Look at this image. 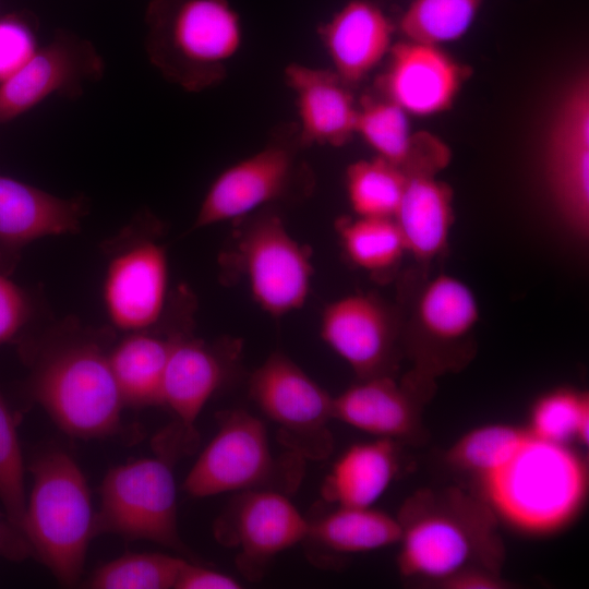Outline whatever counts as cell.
<instances>
[{
    "mask_svg": "<svg viewBox=\"0 0 589 589\" xmlns=\"http://www.w3.org/2000/svg\"><path fill=\"white\" fill-rule=\"evenodd\" d=\"M113 342L111 327L70 317L21 346L29 397L72 437L104 438L121 430L124 402L109 360Z\"/></svg>",
    "mask_w": 589,
    "mask_h": 589,
    "instance_id": "obj_1",
    "label": "cell"
},
{
    "mask_svg": "<svg viewBox=\"0 0 589 589\" xmlns=\"http://www.w3.org/2000/svg\"><path fill=\"white\" fill-rule=\"evenodd\" d=\"M400 577L425 588L466 569L502 574L506 549L489 505L456 485L421 488L396 516Z\"/></svg>",
    "mask_w": 589,
    "mask_h": 589,
    "instance_id": "obj_2",
    "label": "cell"
},
{
    "mask_svg": "<svg viewBox=\"0 0 589 589\" xmlns=\"http://www.w3.org/2000/svg\"><path fill=\"white\" fill-rule=\"evenodd\" d=\"M468 491L514 531L550 537L566 530L585 509L588 458L572 444L545 441L528 431L515 453Z\"/></svg>",
    "mask_w": 589,
    "mask_h": 589,
    "instance_id": "obj_3",
    "label": "cell"
},
{
    "mask_svg": "<svg viewBox=\"0 0 589 589\" xmlns=\"http://www.w3.org/2000/svg\"><path fill=\"white\" fill-rule=\"evenodd\" d=\"M395 303L404 357L412 369L437 380L474 359L480 309L465 281L416 266L400 276Z\"/></svg>",
    "mask_w": 589,
    "mask_h": 589,
    "instance_id": "obj_4",
    "label": "cell"
},
{
    "mask_svg": "<svg viewBox=\"0 0 589 589\" xmlns=\"http://www.w3.org/2000/svg\"><path fill=\"white\" fill-rule=\"evenodd\" d=\"M146 25L148 59L189 92L219 82L243 40L239 16L226 0H153Z\"/></svg>",
    "mask_w": 589,
    "mask_h": 589,
    "instance_id": "obj_5",
    "label": "cell"
},
{
    "mask_svg": "<svg viewBox=\"0 0 589 589\" xmlns=\"http://www.w3.org/2000/svg\"><path fill=\"white\" fill-rule=\"evenodd\" d=\"M34 482L22 525L27 545L61 585H75L95 536L86 479L62 450H49L29 467Z\"/></svg>",
    "mask_w": 589,
    "mask_h": 589,
    "instance_id": "obj_6",
    "label": "cell"
},
{
    "mask_svg": "<svg viewBox=\"0 0 589 589\" xmlns=\"http://www.w3.org/2000/svg\"><path fill=\"white\" fill-rule=\"evenodd\" d=\"M235 223L218 255L223 283H243L273 317L301 309L313 277L310 248L297 241L274 212L257 211Z\"/></svg>",
    "mask_w": 589,
    "mask_h": 589,
    "instance_id": "obj_7",
    "label": "cell"
},
{
    "mask_svg": "<svg viewBox=\"0 0 589 589\" xmlns=\"http://www.w3.org/2000/svg\"><path fill=\"white\" fill-rule=\"evenodd\" d=\"M304 459L276 457L261 419L243 409L219 413L218 430L189 471L183 490L192 497L274 490L287 494L302 478Z\"/></svg>",
    "mask_w": 589,
    "mask_h": 589,
    "instance_id": "obj_8",
    "label": "cell"
},
{
    "mask_svg": "<svg viewBox=\"0 0 589 589\" xmlns=\"http://www.w3.org/2000/svg\"><path fill=\"white\" fill-rule=\"evenodd\" d=\"M160 231V223L143 212L103 245L107 256L103 299L116 329H145L164 315L170 294Z\"/></svg>",
    "mask_w": 589,
    "mask_h": 589,
    "instance_id": "obj_9",
    "label": "cell"
},
{
    "mask_svg": "<svg viewBox=\"0 0 589 589\" xmlns=\"http://www.w3.org/2000/svg\"><path fill=\"white\" fill-rule=\"evenodd\" d=\"M193 317L177 332L166 365L161 404L175 417L158 447L163 456L193 450L197 443L195 421L206 402L237 374L242 340L223 337L208 341L193 334Z\"/></svg>",
    "mask_w": 589,
    "mask_h": 589,
    "instance_id": "obj_10",
    "label": "cell"
},
{
    "mask_svg": "<svg viewBox=\"0 0 589 589\" xmlns=\"http://www.w3.org/2000/svg\"><path fill=\"white\" fill-rule=\"evenodd\" d=\"M103 532L185 552L168 458H142L108 471L100 486V510L95 514V534Z\"/></svg>",
    "mask_w": 589,
    "mask_h": 589,
    "instance_id": "obj_11",
    "label": "cell"
},
{
    "mask_svg": "<svg viewBox=\"0 0 589 589\" xmlns=\"http://www.w3.org/2000/svg\"><path fill=\"white\" fill-rule=\"evenodd\" d=\"M249 395L278 428V440L289 452L311 460L333 452L329 430L333 398L297 363L280 351L271 353L252 373Z\"/></svg>",
    "mask_w": 589,
    "mask_h": 589,
    "instance_id": "obj_12",
    "label": "cell"
},
{
    "mask_svg": "<svg viewBox=\"0 0 589 589\" xmlns=\"http://www.w3.org/2000/svg\"><path fill=\"white\" fill-rule=\"evenodd\" d=\"M545 183L561 219L580 239L589 233V79L562 93L546 129Z\"/></svg>",
    "mask_w": 589,
    "mask_h": 589,
    "instance_id": "obj_13",
    "label": "cell"
},
{
    "mask_svg": "<svg viewBox=\"0 0 589 589\" xmlns=\"http://www.w3.org/2000/svg\"><path fill=\"white\" fill-rule=\"evenodd\" d=\"M320 334L358 380L396 376L405 359L398 308L375 293H350L328 303Z\"/></svg>",
    "mask_w": 589,
    "mask_h": 589,
    "instance_id": "obj_14",
    "label": "cell"
},
{
    "mask_svg": "<svg viewBox=\"0 0 589 589\" xmlns=\"http://www.w3.org/2000/svg\"><path fill=\"white\" fill-rule=\"evenodd\" d=\"M311 188L292 148L268 144L224 169L212 182L192 229L235 221Z\"/></svg>",
    "mask_w": 589,
    "mask_h": 589,
    "instance_id": "obj_15",
    "label": "cell"
},
{
    "mask_svg": "<svg viewBox=\"0 0 589 589\" xmlns=\"http://www.w3.org/2000/svg\"><path fill=\"white\" fill-rule=\"evenodd\" d=\"M436 388V378L412 368L400 377L358 380L333 398V417L375 437L421 446L429 440L423 412Z\"/></svg>",
    "mask_w": 589,
    "mask_h": 589,
    "instance_id": "obj_16",
    "label": "cell"
},
{
    "mask_svg": "<svg viewBox=\"0 0 589 589\" xmlns=\"http://www.w3.org/2000/svg\"><path fill=\"white\" fill-rule=\"evenodd\" d=\"M308 519L285 493L274 490L238 492L217 518L218 542L237 549L236 564L249 580H260L279 553L302 543Z\"/></svg>",
    "mask_w": 589,
    "mask_h": 589,
    "instance_id": "obj_17",
    "label": "cell"
},
{
    "mask_svg": "<svg viewBox=\"0 0 589 589\" xmlns=\"http://www.w3.org/2000/svg\"><path fill=\"white\" fill-rule=\"evenodd\" d=\"M105 64L91 41L58 31L13 75L0 83V123L26 112L51 95L76 98L97 82Z\"/></svg>",
    "mask_w": 589,
    "mask_h": 589,
    "instance_id": "obj_18",
    "label": "cell"
},
{
    "mask_svg": "<svg viewBox=\"0 0 589 589\" xmlns=\"http://www.w3.org/2000/svg\"><path fill=\"white\" fill-rule=\"evenodd\" d=\"M194 311L193 293L180 286L169 296L164 315L154 326L129 332L113 342L109 360L124 406L161 404L164 374L176 334Z\"/></svg>",
    "mask_w": 589,
    "mask_h": 589,
    "instance_id": "obj_19",
    "label": "cell"
},
{
    "mask_svg": "<svg viewBox=\"0 0 589 589\" xmlns=\"http://www.w3.org/2000/svg\"><path fill=\"white\" fill-rule=\"evenodd\" d=\"M382 77L384 97L416 117L450 109L471 69L437 45L402 40L393 45Z\"/></svg>",
    "mask_w": 589,
    "mask_h": 589,
    "instance_id": "obj_20",
    "label": "cell"
},
{
    "mask_svg": "<svg viewBox=\"0 0 589 589\" xmlns=\"http://www.w3.org/2000/svg\"><path fill=\"white\" fill-rule=\"evenodd\" d=\"M408 113L383 98L358 104L356 135L380 157L409 176H437L452 159L447 144L430 132H413Z\"/></svg>",
    "mask_w": 589,
    "mask_h": 589,
    "instance_id": "obj_21",
    "label": "cell"
},
{
    "mask_svg": "<svg viewBox=\"0 0 589 589\" xmlns=\"http://www.w3.org/2000/svg\"><path fill=\"white\" fill-rule=\"evenodd\" d=\"M285 79L294 95L301 143L340 147L356 135L358 104L332 70L292 63Z\"/></svg>",
    "mask_w": 589,
    "mask_h": 589,
    "instance_id": "obj_22",
    "label": "cell"
},
{
    "mask_svg": "<svg viewBox=\"0 0 589 589\" xmlns=\"http://www.w3.org/2000/svg\"><path fill=\"white\" fill-rule=\"evenodd\" d=\"M394 26L365 0L345 4L321 31L332 71L348 86L369 75L393 47Z\"/></svg>",
    "mask_w": 589,
    "mask_h": 589,
    "instance_id": "obj_23",
    "label": "cell"
},
{
    "mask_svg": "<svg viewBox=\"0 0 589 589\" xmlns=\"http://www.w3.org/2000/svg\"><path fill=\"white\" fill-rule=\"evenodd\" d=\"M86 213L83 197H59L0 176V244L15 256L36 239L77 232Z\"/></svg>",
    "mask_w": 589,
    "mask_h": 589,
    "instance_id": "obj_24",
    "label": "cell"
},
{
    "mask_svg": "<svg viewBox=\"0 0 589 589\" xmlns=\"http://www.w3.org/2000/svg\"><path fill=\"white\" fill-rule=\"evenodd\" d=\"M394 220L416 266L430 269L448 253L455 220L453 189L436 176H409Z\"/></svg>",
    "mask_w": 589,
    "mask_h": 589,
    "instance_id": "obj_25",
    "label": "cell"
},
{
    "mask_svg": "<svg viewBox=\"0 0 589 589\" xmlns=\"http://www.w3.org/2000/svg\"><path fill=\"white\" fill-rule=\"evenodd\" d=\"M399 471V444L387 438L352 444L335 461L322 485L335 506L372 507Z\"/></svg>",
    "mask_w": 589,
    "mask_h": 589,
    "instance_id": "obj_26",
    "label": "cell"
},
{
    "mask_svg": "<svg viewBox=\"0 0 589 589\" xmlns=\"http://www.w3.org/2000/svg\"><path fill=\"white\" fill-rule=\"evenodd\" d=\"M400 526L396 517L373 507L336 506L308 519L303 542L332 555L364 553L398 544Z\"/></svg>",
    "mask_w": 589,
    "mask_h": 589,
    "instance_id": "obj_27",
    "label": "cell"
},
{
    "mask_svg": "<svg viewBox=\"0 0 589 589\" xmlns=\"http://www.w3.org/2000/svg\"><path fill=\"white\" fill-rule=\"evenodd\" d=\"M344 254L377 281H388L407 254L394 218H339L335 225Z\"/></svg>",
    "mask_w": 589,
    "mask_h": 589,
    "instance_id": "obj_28",
    "label": "cell"
},
{
    "mask_svg": "<svg viewBox=\"0 0 589 589\" xmlns=\"http://www.w3.org/2000/svg\"><path fill=\"white\" fill-rule=\"evenodd\" d=\"M528 434L525 426L490 423L464 433L444 453V465L471 486L505 462Z\"/></svg>",
    "mask_w": 589,
    "mask_h": 589,
    "instance_id": "obj_29",
    "label": "cell"
},
{
    "mask_svg": "<svg viewBox=\"0 0 589 589\" xmlns=\"http://www.w3.org/2000/svg\"><path fill=\"white\" fill-rule=\"evenodd\" d=\"M526 428L545 441L588 447L589 393L570 386L544 392L532 402Z\"/></svg>",
    "mask_w": 589,
    "mask_h": 589,
    "instance_id": "obj_30",
    "label": "cell"
},
{
    "mask_svg": "<svg viewBox=\"0 0 589 589\" xmlns=\"http://www.w3.org/2000/svg\"><path fill=\"white\" fill-rule=\"evenodd\" d=\"M407 180L401 169L376 156L350 164L345 183L352 212L359 217L394 218Z\"/></svg>",
    "mask_w": 589,
    "mask_h": 589,
    "instance_id": "obj_31",
    "label": "cell"
},
{
    "mask_svg": "<svg viewBox=\"0 0 589 589\" xmlns=\"http://www.w3.org/2000/svg\"><path fill=\"white\" fill-rule=\"evenodd\" d=\"M483 0H413L399 21L406 40L437 45L462 37Z\"/></svg>",
    "mask_w": 589,
    "mask_h": 589,
    "instance_id": "obj_32",
    "label": "cell"
},
{
    "mask_svg": "<svg viewBox=\"0 0 589 589\" xmlns=\"http://www.w3.org/2000/svg\"><path fill=\"white\" fill-rule=\"evenodd\" d=\"M185 560L164 553L122 555L95 570L87 582L94 589L175 588Z\"/></svg>",
    "mask_w": 589,
    "mask_h": 589,
    "instance_id": "obj_33",
    "label": "cell"
},
{
    "mask_svg": "<svg viewBox=\"0 0 589 589\" xmlns=\"http://www.w3.org/2000/svg\"><path fill=\"white\" fill-rule=\"evenodd\" d=\"M26 501L24 462L16 426L0 389V502L12 537L28 550L22 533Z\"/></svg>",
    "mask_w": 589,
    "mask_h": 589,
    "instance_id": "obj_34",
    "label": "cell"
},
{
    "mask_svg": "<svg viewBox=\"0 0 589 589\" xmlns=\"http://www.w3.org/2000/svg\"><path fill=\"white\" fill-rule=\"evenodd\" d=\"M36 50L35 33L27 20L17 14L0 17V83L19 71Z\"/></svg>",
    "mask_w": 589,
    "mask_h": 589,
    "instance_id": "obj_35",
    "label": "cell"
},
{
    "mask_svg": "<svg viewBox=\"0 0 589 589\" xmlns=\"http://www.w3.org/2000/svg\"><path fill=\"white\" fill-rule=\"evenodd\" d=\"M32 314L29 296L0 272V346L16 338Z\"/></svg>",
    "mask_w": 589,
    "mask_h": 589,
    "instance_id": "obj_36",
    "label": "cell"
},
{
    "mask_svg": "<svg viewBox=\"0 0 589 589\" xmlns=\"http://www.w3.org/2000/svg\"><path fill=\"white\" fill-rule=\"evenodd\" d=\"M176 589H238L241 584L233 577L188 561L177 578Z\"/></svg>",
    "mask_w": 589,
    "mask_h": 589,
    "instance_id": "obj_37",
    "label": "cell"
},
{
    "mask_svg": "<svg viewBox=\"0 0 589 589\" xmlns=\"http://www.w3.org/2000/svg\"><path fill=\"white\" fill-rule=\"evenodd\" d=\"M436 589H509L514 584L500 573L473 568L459 572L442 581Z\"/></svg>",
    "mask_w": 589,
    "mask_h": 589,
    "instance_id": "obj_38",
    "label": "cell"
},
{
    "mask_svg": "<svg viewBox=\"0 0 589 589\" xmlns=\"http://www.w3.org/2000/svg\"><path fill=\"white\" fill-rule=\"evenodd\" d=\"M16 261V256L8 252L1 244H0V272L8 273L10 268L13 267L14 262Z\"/></svg>",
    "mask_w": 589,
    "mask_h": 589,
    "instance_id": "obj_39",
    "label": "cell"
},
{
    "mask_svg": "<svg viewBox=\"0 0 589 589\" xmlns=\"http://www.w3.org/2000/svg\"><path fill=\"white\" fill-rule=\"evenodd\" d=\"M1 519H2V514L0 513V534H1V531L5 528L7 531H8L9 537H10V540H12L11 542L14 544V541H13L11 534H10V531H9L8 527L5 525H3V526L1 525Z\"/></svg>",
    "mask_w": 589,
    "mask_h": 589,
    "instance_id": "obj_40",
    "label": "cell"
}]
</instances>
